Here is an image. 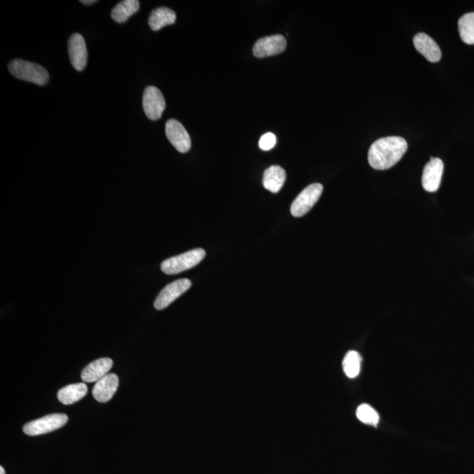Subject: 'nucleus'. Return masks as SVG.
<instances>
[{
    "instance_id": "nucleus-1",
    "label": "nucleus",
    "mask_w": 474,
    "mask_h": 474,
    "mask_svg": "<svg viewBox=\"0 0 474 474\" xmlns=\"http://www.w3.org/2000/svg\"><path fill=\"white\" fill-rule=\"evenodd\" d=\"M407 149L408 142L400 136H389L377 140L369 149L370 165L379 171L392 168L402 158Z\"/></svg>"
},
{
    "instance_id": "nucleus-2",
    "label": "nucleus",
    "mask_w": 474,
    "mask_h": 474,
    "mask_svg": "<svg viewBox=\"0 0 474 474\" xmlns=\"http://www.w3.org/2000/svg\"><path fill=\"white\" fill-rule=\"evenodd\" d=\"M8 70L15 78L23 81L33 83L38 85H45L49 82L48 72L38 63L15 59L9 63Z\"/></svg>"
},
{
    "instance_id": "nucleus-3",
    "label": "nucleus",
    "mask_w": 474,
    "mask_h": 474,
    "mask_svg": "<svg viewBox=\"0 0 474 474\" xmlns=\"http://www.w3.org/2000/svg\"><path fill=\"white\" fill-rule=\"evenodd\" d=\"M206 252L203 249H195L190 252L180 254L179 256H172L163 261L161 270L163 273L168 275H179L199 265L204 259Z\"/></svg>"
},
{
    "instance_id": "nucleus-4",
    "label": "nucleus",
    "mask_w": 474,
    "mask_h": 474,
    "mask_svg": "<svg viewBox=\"0 0 474 474\" xmlns=\"http://www.w3.org/2000/svg\"><path fill=\"white\" fill-rule=\"evenodd\" d=\"M68 423L65 414H51L42 418L32 420L23 427V432L28 436L43 435L62 428Z\"/></svg>"
},
{
    "instance_id": "nucleus-5",
    "label": "nucleus",
    "mask_w": 474,
    "mask_h": 474,
    "mask_svg": "<svg viewBox=\"0 0 474 474\" xmlns=\"http://www.w3.org/2000/svg\"><path fill=\"white\" fill-rule=\"evenodd\" d=\"M323 191L320 183H312L300 193L291 206V213L295 217H302L308 213L318 202Z\"/></svg>"
},
{
    "instance_id": "nucleus-6",
    "label": "nucleus",
    "mask_w": 474,
    "mask_h": 474,
    "mask_svg": "<svg viewBox=\"0 0 474 474\" xmlns=\"http://www.w3.org/2000/svg\"><path fill=\"white\" fill-rule=\"evenodd\" d=\"M143 110L152 121H158L165 111L166 103L163 93L155 86H148L143 92Z\"/></svg>"
},
{
    "instance_id": "nucleus-7",
    "label": "nucleus",
    "mask_w": 474,
    "mask_h": 474,
    "mask_svg": "<svg viewBox=\"0 0 474 474\" xmlns=\"http://www.w3.org/2000/svg\"><path fill=\"white\" fill-rule=\"evenodd\" d=\"M192 286L191 280L181 279L169 284L165 288L160 292L154 302L156 309L163 310L171 305L179 297L181 296L186 291H188Z\"/></svg>"
},
{
    "instance_id": "nucleus-8",
    "label": "nucleus",
    "mask_w": 474,
    "mask_h": 474,
    "mask_svg": "<svg viewBox=\"0 0 474 474\" xmlns=\"http://www.w3.org/2000/svg\"><path fill=\"white\" fill-rule=\"evenodd\" d=\"M167 138L173 147L180 153L188 152L191 149L192 141L185 126L177 120L172 119L165 125Z\"/></svg>"
},
{
    "instance_id": "nucleus-9",
    "label": "nucleus",
    "mask_w": 474,
    "mask_h": 474,
    "mask_svg": "<svg viewBox=\"0 0 474 474\" xmlns=\"http://www.w3.org/2000/svg\"><path fill=\"white\" fill-rule=\"evenodd\" d=\"M286 48V40L283 35H270L259 40L253 47V54L258 58L280 54Z\"/></svg>"
},
{
    "instance_id": "nucleus-10",
    "label": "nucleus",
    "mask_w": 474,
    "mask_h": 474,
    "mask_svg": "<svg viewBox=\"0 0 474 474\" xmlns=\"http://www.w3.org/2000/svg\"><path fill=\"white\" fill-rule=\"evenodd\" d=\"M443 172V163L439 158H430L423 170L422 183L423 188L429 193H435L439 190Z\"/></svg>"
},
{
    "instance_id": "nucleus-11",
    "label": "nucleus",
    "mask_w": 474,
    "mask_h": 474,
    "mask_svg": "<svg viewBox=\"0 0 474 474\" xmlns=\"http://www.w3.org/2000/svg\"><path fill=\"white\" fill-rule=\"evenodd\" d=\"M69 56L71 63L76 71L81 72L88 63V49L85 39L79 33H74L70 38L68 43Z\"/></svg>"
},
{
    "instance_id": "nucleus-12",
    "label": "nucleus",
    "mask_w": 474,
    "mask_h": 474,
    "mask_svg": "<svg viewBox=\"0 0 474 474\" xmlns=\"http://www.w3.org/2000/svg\"><path fill=\"white\" fill-rule=\"evenodd\" d=\"M413 42L417 51L425 56L428 61L437 63L441 59V49L437 43L426 33H417L413 39Z\"/></svg>"
},
{
    "instance_id": "nucleus-13",
    "label": "nucleus",
    "mask_w": 474,
    "mask_h": 474,
    "mask_svg": "<svg viewBox=\"0 0 474 474\" xmlns=\"http://www.w3.org/2000/svg\"><path fill=\"white\" fill-rule=\"evenodd\" d=\"M119 378L115 373H108L95 383L92 395L99 402H108L118 389Z\"/></svg>"
},
{
    "instance_id": "nucleus-14",
    "label": "nucleus",
    "mask_w": 474,
    "mask_h": 474,
    "mask_svg": "<svg viewBox=\"0 0 474 474\" xmlns=\"http://www.w3.org/2000/svg\"><path fill=\"white\" fill-rule=\"evenodd\" d=\"M113 360L109 358H102L89 363L81 373V378L85 382L92 383L99 382L103 377L108 375L112 369Z\"/></svg>"
},
{
    "instance_id": "nucleus-15",
    "label": "nucleus",
    "mask_w": 474,
    "mask_h": 474,
    "mask_svg": "<svg viewBox=\"0 0 474 474\" xmlns=\"http://www.w3.org/2000/svg\"><path fill=\"white\" fill-rule=\"evenodd\" d=\"M286 179L285 170L279 165H272L263 173V185L268 191L277 193L283 188Z\"/></svg>"
},
{
    "instance_id": "nucleus-16",
    "label": "nucleus",
    "mask_w": 474,
    "mask_h": 474,
    "mask_svg": "<svg viewBox=\"0 0 474 474\" xmlns=\"http://www.w3.org/2000/svg\"><path fill=\"white\" fill-rule=\"evenodd\" d=\"M88 389L85 383L72 384L60 389L58 397L60 402L65 405H72L78 402L88 395Z\"/></svg>"
},
{
    "instance_id": "nucleus-17",
    "label": "nucleus",
    "mask_w": 474,
    "mask_h": 474,
    "mask_svg": "<svg viewBox=\"0 0 474 474\" xmlns=\"http://www.w3.org/2000/svg\"><path fill=\"white\" fill-rule=\"evenodd\" d=\"M176 18V13L172 9L159 8L150 13L149 18V28L153 31H158V30L165 28L166 26L174 24Z\"/></svg>"
},
{
    "instance_id": "nucleus-18",
    "label": "nucleus",
    "mask_w": 474,
    "mask_h": 474,
    "mask_svg": "<svg viewBox=\"0 0 474 474\" xmlns=\"http://www.w3.org/2000/svg\"><path fill=\"white\" fill-rule=\"evenodd\" d=\"M140 2L138 0H124L120 2L113 9L111 16L117 23H124L135 13L139 11Z\"/></svg>"
},
{
    "instance_id": "nucleus-19",
    "label": "nucleus",
    "mask_w": 474,
    "mask_h": 474,
    "mask_svg": "<svg viewBox=\"0 0 474 474\" xmlns=\"http://www.w3.org/2000/svg\"><path fill=\"white\" fill-rule=\"evenodd\" d=\"M361 362L362 358L360 354L355 352V350H350L346 354L343 361V372H345L346 376L350 379L358 377L360 368H361Z\"/></svg>"
},
{
    "instance_id": "nucleus-20",
    "label": "nucleus",
    "mask_w": 474,
    "mask_h": 474,
    "mask_svg": "<svg viewBox=\"0 0 474 474\" xmlns=\"http://www.w3.org/2000/svg\"><path fill=\"white\" fill-rule=\"evenodd\" d=\"M460 38L466 44H474V13H466L459 21Z\"/></svg>"
},
{
    "instance_id": "nucleus-21",
    "label": "nucleus",
    "mask_w": 474,
    "mask_h": 474,
    "mask_svg": "<svg viewBox=\"0 0 474 474\" xmlns=\"http://www.w3.org/2000/svg\"><path fill=\"white\" fill-rule=\"evenodd\" d=\"M356 415L360 422L366 425L377 426L379 422L378 412L368 404H361L357 409Z\"/></svg>"
},
{
    "instance_id": "nucleus-22",
    "label": "nucleus",
    "mask_w": 474,
    "mask_h": 474,
    "mask_svg": "<svg viewBox=\"0 0 474 474\" xmlns=\"http://www.w3.org/2000/svg\"><path fill=\"white\" fill-rule=\"evenodd\" d=\"M277 138L273 133H266L259 140V148L265 152H268L276 145Z\"/></svg>"
},
{
    "instance_id": "nucleus-23",
    "label": "nucleus",
    "mask_w": 474,
    "mask_h": 474,
    "mask_svg": "<svg viewBox=\"0 0 474 474\" xmlns=\"http://www.w3.org/2000/svg\"><path fill=\"white\" fill-rule=\"evenodd\" d=\"M96 2V0H82L81 1L82 4L83 5H91Z\"/></svg>"
},
{
    "instance_id": "nucleus-24",
    "label": "nucleus",
    "mask_w": 474,
    "mask_h": 474,
    "mask_svg": "<svg viewBox=\"0 0 474 474\" xmlns=\"http://www.w3.org/2000/svg\"><path fill=\"white\" fill-rule=\"evenodd\" d=\"M0 474H6L4 467H0Z\"/></svg>"
}]
</instances>
